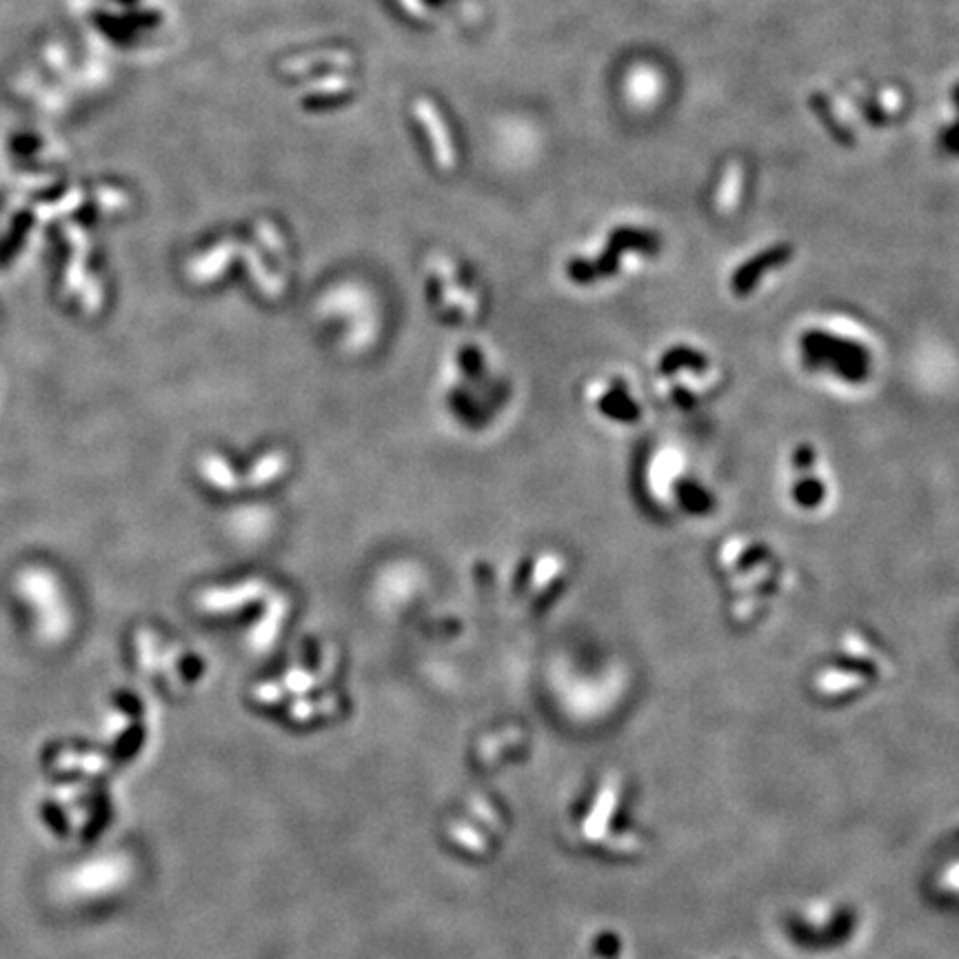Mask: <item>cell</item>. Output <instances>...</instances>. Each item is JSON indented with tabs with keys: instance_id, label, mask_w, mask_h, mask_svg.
I'll use <instances>...</instances> for the list:
<instances>
[]
</instances>
